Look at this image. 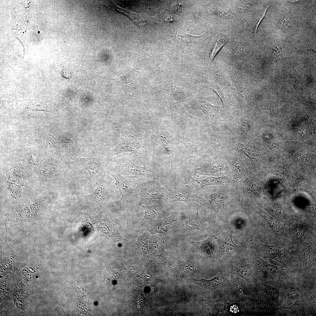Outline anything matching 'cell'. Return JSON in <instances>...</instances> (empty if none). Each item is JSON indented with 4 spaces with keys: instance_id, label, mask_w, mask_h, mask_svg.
Returning <instances> with one entry per match:
<instances>
[{
    "instance_id": "cell-1",
    "label": "cell",
    "mask_w": 316,
    "mask_h": 316,
    "mask_svg": "<svg viewBox=\"0 0 316 316\" xmlns=\"http://www.w3.org/2000/svg\"><path fill=\"white\" fill-rule=\"evenodd\" d=\"M123 152L130 155H142L145 151L142 143L132 135L125 138L115 147L110 150L107 155V158Z\"/></svg>"
},
{
    "instance_id": "cell-2",
    "label": "cell",
    "mask_w": 316,
    "mask_h": 316,
    "mask_svg": "<svg viewBox=\"0 0 316 316\" xmlns=\"http://www.w3.org/2000/svg\"><path fill=\"white\" fill-rule=\"evenodd\" d=\"M81 165L90 175V180H95L102 176L107 170L105 169L102 159L99 158H81L78 159Z\"/></svg>"
},
{
    "instance_id": "cell-3",
    "label": "cell",
    "mask_w": 316,
    "mask_h": 316,
    "mask_svg": "<svg viewBox=\"0 0 316 316\" xmlns=\"http://www.w3.org/2000/svg\"><path fill=\"white\" fill-rule=\"evenodd\" d=\"M138 72L132 67L121 69L116 78L125 93L133 92L137 85Z\"/></svg>"
},
{
    "instance_id": "cell-4",
    "label": "cell",
    "mask_w": 316,
    "mask_h": 316,
    "mask_svg": "<svg viewBox=\"0 0 316 316\" xmlns=\"http://www.w3.org/2000/svg\"><path fill=\"white\" fill-rule=\"evenodd\" d=\"M18 107L27 111H42L49 112L59 116L58 110L49 103L39 100L24 99L17 102Z\"/></svg>"
},
{
    "instance_id": "cell-5",
    "label": "cell",
    "mask_w": 316,
    "mask_h": 316,
    "mask_svg": "<svg viewBox=\"0 0 316 316\" xmlns=\"http://www.w3.org/2000/svg\"><path fill=\"white\" fill-rule=\"evenodd\" d=\"M17 166L12 167L7 171L6 174L8 177V189L13 197H18L20 196L22 191L19 190L17 186L22 190L20 185H23L21 173Z\"/></svg>"
},
{
    "instance_id": "cell-6",
    "label": "cell",
    "mask_w": 316,
    "mask_h": 316,
    "mask_svg": "<svg viewBox=\"0 0 316 316\" xmlns=\"http://www.w3.org/2000/svg\"><path fill=\"white\" fill-rule=\"evenodd\" d=\"M107 172L115 180L116 188L119 191L121 197V202L125 196L134 192L136 186L135 183L133 181L127 179L118 172L114 171L107 170Z\"/></svg>"
},
{
    "instance_id": "cell-7",
    "label": "cell",
    "mask_w": 316,
    "mask_h": 316,
    "mask_svg": "<svg viewBox=\"0 0 316 316\" xmlns=\"http://www.w3.org/2000/svg\"><path fill=\"white\" fill-rule=\"evenodd\" d=\"M253 245L257 250L265 255L280 261L285 257L288 253L287 250L283 247L265 245L257 240L255 241Z\"/></svg>"
},
{
    "instance_id": "cell-8",
    "label": "cell",
    "mask_w": 316,
    "mask_h": 316,
    "mask_svg": "<svg viewBox=\"0 0 316 316\" xmlns=\"http://www.w3.org/2000/svg\"><path fill=\"white\" fill-rule=\"evenodd\" d=\"M134 192L148 201L161 199L163 197L162 192L157 187L149 183H143L138 185Z\"/></svg>"
},
{
    "instance_id": "cell-9",
    "label": "cell",
    "mask_w": 316,
    "mask_h": 316,
    "mask_svg": "<svg viewBox=\"0 0 316 316\" xmlns=\"http://www.w3.org/2000/svg\"><path fill=\"white\" fill-rule=\"evenodd\" d=\"M121 170V174L135 177H145L148 173L145 167L138 166L129 159H126L122 164Z\"/></svg>"
},
{
    "instance_id": "cell-10",
    "label": "cell",
    "mask_w": 316,
    "mask_h": 316,
    "mask_svg": "<svg viewBox=\"0 0 316 316\" xmlns=\"http://www.w3.org/2000/svg\"><path fill=\"white\" fill-rule=\"evenodd\" d=\"M181 219L179 216L173 215L160 220H153L150 224V230L153 233L164 234L169 230L173 222Z\"/></svg>"
},
{
    "instance_id": "cell-11",
    "label": "cell",
    "mask_w": 316,
    "mask_h": 316,
    "mask_svg": "<svg viewBox=\"0 0 316 316\" xmlns=\"http://www.w3.org/2000/svg\"><path fill=\"white\" fill-rule=\"evenodd\" d=\"M149 247L150 250L154 255L160 256L167 260L162 235L158 234L154 236H150Z\"/></svg>"
},
{
    "instance_id": "cell-12",
    "label": "cell",
    "mask_w": 316,
    "mask_h": 316,
    "mask_svg": "<svg viewBox=\"0 0 316 316\" xmlns=\"http://www.w3.org/2000/svg\"><path fill=\"white\" fill-rule=\"evenodd\" d=\"M170 196L171 203L176 201H183L187 203L192 201H198L195 195L182 188L172 189L170 192Z\"/></svg>"
},
{
    "instance_id": "cell-13",
    "label": "cell",
    "mask_w": 316,
    "mask_h": 316,
    "mask_svg": "<svg viewBox=\"0 0 316 316\" xmlns=\"http://www.w3.org/2000/svg\"><path fill=\"white\" fill-rule=\"evenodd\" d=\"M87 197L96 202L102 208L108 200L109 194L105 186L99 183L94 191Z\"/></svg>"
},
{
    "instance_id": "cell-14",
    "label": "cell",
    "mask_w": 316,
    "mask_h": 316,
    "mask_svg": "<svg viewBox=\"0 0 316 316\" xmlns=\"http://www.w3.org/2000/svg\"><path fill=\"white\" fill-rule=\"evenodd\" d=\"M190 242L200 252L208 257H217L212 249L211 241L209 239L200 241H191Z\"/></svg>"
},
{
    "instance_id": "cell-15",
    "label": "cell",
    "mask_w": 316,
    "mask_h": 316,
    "mask_svg": "<svg viewBox=\"0 0 316 316\" xmlns=\"http://www.w3.org/2000/svg\"><path fill=\"white\" fill-rule=\"evenodd\" d=\"M223 279L222 276H217L209 280L195 279H191V281L199 285L203 289H214L217 288L221 284Z\"/></svg>"
},
{
    "instance_id": "cell-16",
    "label": "cell",
    "mask_w": 316,
    "mask_h": 316,
    "mask_svg": "<svg viewBox=\"0 0 316 316\" xmlns=\"http://www.w3.org/2000/svg\"><path fill=\"white\" fill-rule=\"evenodd\" d=\"M194 102L197 107L204 112L207 117L214 116L219 111V107L213 105L206 101L194 100Z\"/></svg>"
},
{
    "instance_id": "cell-17",
    "label": "cell",
    "mask_w": 316,
    "mask_h": 316,
    "mask_svg": "<svg viewBox=\"0 0 316 316\" xmlns=\"http://www.w3.org/2000/svg\"><path fill=\"white\" fill-rule=\"evenodd\" d=\"M169 90L168 94L174 97L178 102L185 101L189 93L187 89L176 85L171 86Z\"/></svg>"
},
{
    "instance_id": "cell-18",
    "label": "cell",
    "mask_w": 316,
    "mask_h": 316,
    "mask_svg": "<svg viewBox=\"0 0 316 316\" xmlns=\"http://www.w3.org/2000/svg\"><path fill=\"white\" fill-rule=\"evenodd\" d=\"M254 208L256 212L265 220L271 229L274 232L279 233L282 229L281 225L279 221L272 218L262 212L255 205Z\"/></svg>"
},
{
    "instance_id": "cell-19",
    "label": "cell",
    "mask_w": 316,
    "mask_h": 316,
    "mask_svg": "<svg viewBox=\"0 0 316 316\" xmlns=\"http://www.w3.org/2000/svg\"><path fill=\"white\" fill-rule=\"evenodd\" d=\"M145 210V215L142 221L148 220H152L157 217L160 213L161 209L157 204L155 203L150 206L140 205Z\"/></svg>"
},
{
    "instance_id": "cell-20",
    "label": "cell",
    "mask_w": 316,
    "mask_h": 316,
    "mask_svg": "<svg viewBox=\"0 0 316 316\" xmlns=\"http://www.w3.org/2000/svg\"><path fill=\"white\" fill-rule=\"evenodd\" d=\"M204 35L194 36L180 31L174 35L182 44H193L197 43Z\"/></svg>"
},
{
    "instance_id": "cell-21",
    "label": "cell",
    "mask_w": 316,
    "mask_h": 316,
    "mask_svg": "<svg viewBox=\"0 0 316 316\" xmlns=\"http://www.w3.org/2000/svg\"><path fill=\"white\" fill-rule=\"evenodd\" d=\"M188 219L185 221L186 229L189 230H198L203 231V229L199 217L198 211L196 216L188 215Z\"/></svg>"
},
{
    "instance_id": "cell-22",
    "label": "cell",
    "mask_w": 316,
    "mask_h": 316,
    "mask_svg": "<svg viewBox=\"0 0 316 316\" xmlns=\"http://www.w3.org/2000/svg\"><path fill=\"white\" fill-rule=\"evenodd\" d=\"M226 179L225 177H215L210 176L200 181L194 179L197 183L200 185V188H202L212 185H223Z\"/></svg>"
},
{
    "instance_id": "cell-23",
    "label": "cell",
    "mask_w": 316,
    "mask_h": 316,
    "mask_svg": "<svg viewBox=\"0 0 316 316\" xmlns=\"http://www.w3.org/2000/svg\"><path fill=\"white\" fill-rule=\"evenodd\" d=\"M228 39V37L226 35L221 33L219 34L210 56L211 60H213L221 48L227 42Z\"/></svg>"
},
{
    "instance_id": "cell-24",
    "label": "cell",
    "mask_w": 316,
    "mask_h": 316,
    "mask_svg": "<svg viewBox=\"0 0 316 316\" xmlns=\"http://www.w3.org/2000/svg\"><path fill=\"white\" fill-rule=\"evenodd\" d=\"M231 270V273L237 275L245 280L248 282L251 281V275L248 269L241 265L234 267Z\"/></svg>"
},
{
    "instance_id": "cell-25",
    "label": "cell",
    "mask_w": 316,
    "mask_h": 316,
    "mask_svg": "<svg viewBox=\"0 0 316 316\" xmlns=\"http://www.w3.org/2000/svg\"><path fill=\"white\" fill-rule=\"evenodd\" d=\"M233 232L230 236H228L223 240H219V243L223 251L229 252L236 249L240 246L236 244L232 238Z\"/></svg>"
},
{
    "instance_id": "cell-26",
    "label": "cell",
    "mask_w": 316,
    "mask_h": 316,
    "mask_svg": "<svg viewBox=\"0 0 316 316\" xmlns=\"http://www.w3.org/2000/svg\"><path fill=\"white\" fill-rule=\"evenodd\" d=\"M292 229L297 239L302 243L304 242L306 236L305 229L301 225L296 224L293 226Z\"/></svg>"
},
{
    "instance_id": "cell-27",
    "label": "cell",
    "mask_w": 316,
    "mask_h": 316,
    "mask_svg": "<svg viewBox=\"0 0 316 316\" xmlns=\"http://www.w3.org/2000/svg\"><path fill=\"white\" fill-rule=\"evenodd\" d=\"M223 195H212L209 199V202L212 207L215 208L220 207L223 203Z\"/></svg>"
},
{
    "instance_id": "cell-28",
    "label": "cell",
    "mask_w": 316,
    "mask_h": 316,
    "mask_svg": "<svg viewBox=\"0 0 316 316\" xmlns=\"http://www.w3.org/2000/svg\"><path fill=\"white\" fill-rule=\"evenodd\" d=\"M179 268L183 273L191 276H194L195 272H197V270L195 266L187 263L182 264Z\"/></svg>"
},
{
    "instance_id": "cell-29",
    "label": "cell",
    "mask_w": 316,
    "mask_h": 316,
    "mask_svg": "<svg viewBox=\"0 0 316 316\" xmlns=\"http://www.w3.org/2000/svg\"><path fill=\"white\" fill-rule=\"evenodd\" d=\"M259 259L260 262L270 274H276L279 272V269L278 267L267 263L260 257H259Z\"/></svg>"
},
{
    "instance_id": "cell-30",
    "label": "cell",
    "mask_w": 316,
    "mask_h": 316,
    "mask_svg": "<svg viewBox=\"0 0 316 316\" xmlns=\"http://www.w3.org/2000/svg\"><path fill=\"white\" fill-rule=\"evenodd\" d=\"M161 145L164 148L167 153L169 154H171V144L165 138L161 136L160 138Z\"/></svg>"
},
{
    "instance_id": "cell-31",
    "label": "cell",
    "mask_w": 316,
    "mask_h": 316,
    "mask_svg": "<svg viewBox=\"0 0 316 316\" xmlns=\"http://www.w3.org/2000/svg\"><path fill=\"white\" fill-rule=\"evenodd\" d=\"M164 21L167 22H172L178 19V16L177 15L173 14L167 11L165 12L164 17Z\"/></svg>"
},
{
    "instance_id": "cell-32",
    "label": "cell",
    "mask_w": 316,
    "mask_h": 316,
    "mask_svg": "<svg viewBox=\"0 0 316 316\" xmlns=\"http://www.w3.org/2000/svg\"><path fill=\"white\" fill-rule=\"evenodd\" d=\"M269 293L270 296L273 298L276 299L279 296V293L277 289L275 288H270L269 290Z\"/></svg>"
},
{
    "instance_id": "cell-33",
    "label": "cell",
    "mask_w": 316,
    "mask_h": 316,
    "mask_svg": "<svg viewBox=\"0 0 316 316\" xmlns=\"http://www.w3.org/2000/svg\"><path fill=\"white\" fill-rule=\"evenodd\" d=\"M312 255L311 251L309 250L306 251L304 253L303 258L306 262H310L312 258Z\"/></svg>"
},
{
    "instance_id": "cell-34",
    "label": "cell",
    "mask_w": 316,
    "mask_h": 316,
    "mask_svg": "<svg viewBox=\"0 0 316 316\" xmlns=\"http://www.w3.org/2000/svg\"><path fill=\"white\" fill-rule=\"evenodd\" d=\"M287 296L288 298L291 299H296L299 296L298 293L294 291H292L289 292Z\"/></svg>"
},
{
    "instance_id": "cell-35",
    "label": "cell",
    "mask_w": 316,
    "mask_h": 316,
    "mask_svg": "<svg viewBox=\"0 0 316 316\" xmlns=\"http://www.w3.org/2000/svg\"><path fill=\"white\" fill-rule=\"evenodd\" d=\"M61 74L62 75L66 78H68V77H69L68 73L66 71H62Z\"/></svg>"
}]
</instances>
